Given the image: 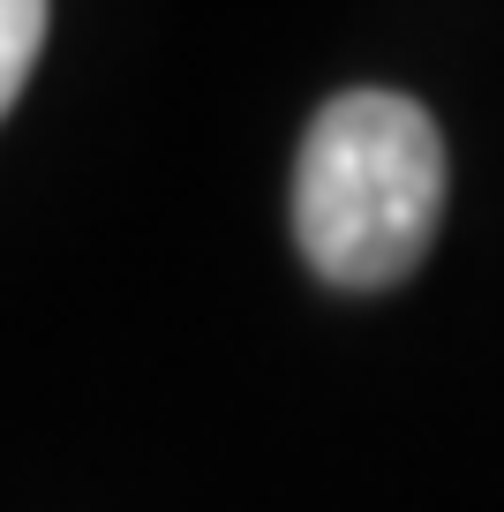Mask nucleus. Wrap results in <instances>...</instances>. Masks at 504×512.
I'll list each match as a JSON object with an SVG mask.
<instances>
[{"label": "nucleus", "instance_id": "nucleus-1", "mask_svg": "<svg viewBox=\"0 0 504 512\" xmlns=\"http://www.w3.org/2000/svg\"><path fill=\"white\" fill-rule=\"evenodd\" d=\"M444 219V136L407 91H339L301 136L294 241L324 287H399Z\"/></svg>", "mask_w": 504, "mask_h": 512}, {"label": "nucleus", "instance_id": "nucleus-2", "mask_svg": "<svg viewBox=\"0 0 504 512\" xmlns=\"http://www.w3.org/2000/svg\"><path fill=\"white\" fill-rule=\"evenodd\" d=\"M46 8L38 0H0V113L16 106L23 76L38 68V46H46Z\"/></svg>", "mask_w": 504, "mask_h": 512}]
</instances>
